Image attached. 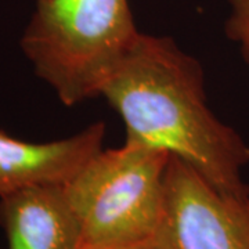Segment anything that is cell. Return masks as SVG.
<instances>
[{"mask_svg":"<svg viewBox=\"0 0 249 249\" xmlns=\"http://www.w3.org/2000/svg\"><path fill=\"white\" fill-rule=\"evenodd\" d=\"M127 144L166 151L219 191L249 194V145L208 106L204 70L169 36L142 34L100 88Z\"/></svg>","mask_w":249,"mask_h":249,"instance_id":"cell-1","label":"cell"},{"mask_svg":"<svg viewBox=\"0 0 249 249\" xmlns=\"http://www.w3.org/2000/svg\"><path fill=\"white\" fill-rule=\"evenodd\" d=\"M140 35L129 0H36L19 47L65 107L100 88Z\"/></svg>","mask_w":249,"mask_h":249,"instance_id":"cell-2","label":"cell"},{"mask_svg":"<svg viewBox=\"0 0 249 249\" xmlns=\"http://www.w3.org/2000/svg\"><path fill=\"white\" fill-rule=\"evenodd\" d=\"M169 154L124 142L101 150L65 184L82 249L158 245L166 216Z\"/></svg>","mask_w":249,"mask_h":249,"instance_id":"cell-3","label":"cell"},{"mask_svg":"<svg viewBox=\"0 0 249 249\" xmlns=\"http://www.w3.org/2000/svg\"><path fill=\"white\" fill-rule=\"evenodd\" d=\"M160 249H249V194H226L183 160L166 170Z\"/></svg>","mask_w":249,"mask_h":249,"instance_id":"cell-4","label":"cell"},{"mask_svg":"<svg viewBox=\"0 0 249 249\" xmlns=\"http://www.w3.org/2000/svg\"><path fill=\"white\" fill-rule=\"evenodd\" d=\"M104 139L101 121L46 142H25L0 130V196L35 184H67L103 150Z\"/></svg>","mask_w":249,"mask_h":249,"instance_id":"cell-5","label":"cell"},{"mask_svg":"<svg viewBox=\"0 0 249 249\" xmlns=\"http://www.w3.org/2000/svg\"><path fill=\"white\" fill-rule=\"evenodd\" d=\"M7 249H82V227L65 184H35L0 196Z\"/></svg>","mask_w":249,"mask_h":249,"instance_id":"cell-6","label":"cell"},{"mask_svg":"<svg viewBox=\"0 0 249 249\" xmlns=\"http://www.w3.org/2000/svg\"><path fill=\"white\" fill-rule=\"evenodd\" d=\"M230 14L226 21V35L238 46L249 68V0H229Z\"/></svg>","mask_w":249,"mask_h":249,"instance_id":"cell-7","label":"cell"},{"mask_svg":"<svg viewBox=\"0 0 249 249\" xmlns=\"http://www.w3.org/2000/svg\"><path fill=\"white\" fill-rule=\"evenodd\" d=\"M116 249H160L158 245H134V247H124Z\"/></svg>","mask_w":249,"mask_h":249,"instance_id":"cell-8","label":"cell"}]
</instances>
